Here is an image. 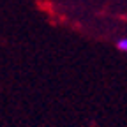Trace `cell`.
<instances>
[{
	"label": "cell",
	"mask_w": 127,
	"mask_h": 127,
	"mask_svg": "<svg viewBox=\"0 0 127 127\" xmlns=\"http://www.w3.org/2000/svg\"><path fill=\"white\" fill-rule=\"evenodd\" d=\"M117 48H118L120 51H125V53H127V37H125V39H120V41L117 42Z\"/></svg>",
	"instance_id": "obj_1"
}]
</instances>
